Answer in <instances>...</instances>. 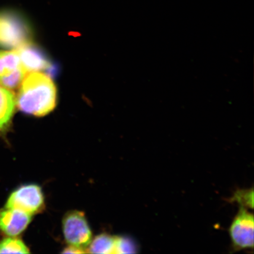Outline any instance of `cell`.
<instances>
[{
  "label": "cell",
  "mask_w": 254,
  "mask_h": 254,
  "mask_svg": "<svg viewBox=\"0 0 254 254\" xmlns=\"http://www.w3.org/2000/svg\"><path fill=\"white\" fill-rule=\"evenodd\" d=\"M19 88L16 103L23 112L41 117L55 109L57 90L49 76L39 71L28 72Z\"/></svg>",
  "instance_id": "6da1fadb"
},
{
  "label": "cell",
  "mask_w": 254,
  "mask_h": 254,
  "mask_svg": "<svg viewBox=\"0 0 254 254\" xmlns=\"http://www.w3.org/2000/svg\"><path fill=\"white\" fill-rule=\"evenodd\" d=\"M29 25L23 15L13 11L0 14V46L17 48L30 44Z\"/></svg>",
  "instance_id": "7a4b0ae2"
},
{
  "label": "cell",
  "mask_w": 254,
  "mask_h": 254,
  "mask_svg": "<svg viewBox=\"0 0 254 254\" xmlns=\"http://www.w3.org/2000/svg\"><path fill=\"white\" fill-rule=\"evenodd\" d=\"M229 228L232 247L235 252L254 249V217L245 206H240Z\"/></svg>",
  "instance_id": "3957f363"
},
{
  "label": "cell",
  "mask_w": 254,
  "mask_h": 254,
  "mask_svg": "<svg viewBox=\"0 0 254 254\" xmlns=\"http://www.w3.org/2000/svg\"><path fill=\"white\" fill-rule=\"evenodd\" d=\"M63 230L69 246L84 249L91 242V231L83 212L74 211L66 214L63 219Z\"/></svg>",
  "instance_id": "277c9868"
},
{
  "label": "cell",
  "mask_w": 254,
  "mask_h": 254,
  "mask_svg": "<svg viewBox=\"0 0 254 254\" xmlns=\"http://www.w3.org/2000/svg\"><path fill=\"white\" fill-rule=\"evenodd\" d=\"M44 198L41 187L34 184L20 187L12 192L5 208L16 209L33 215L42 208Z\"/></svg>",
  "instance_id": "5b68a950"
},
{
  "label": "cell",
  "mask_w": 254,
  "mask_h": 254,
  "mask_svg": "<svg viewBox=\"0 0 254 254\" xmlns=\"http://www.w3.org/2000/svg\"><path fill=\"white\" fill-rule=\"evenodd\" d=\"M32 215L16 209L6 208L0 212V230L7 236L15 237L26 229Z\"/></svg>",
  "instance_id": "8992f818"
},
{
  "label": "cell",
  "mask_w": 254,
  "mask_h": 254,
  "mask_svg": "<svg viewBox=\"0 0 254 254\" xmlns=\"http://www.w3.org/2000/svg\"><path fill=\"white\" fill-rule=\"evenodd\" d=\"M27 72L43 71L50 66V63L42 54L30 44L15 49Z\"/></svg>",
  "instance_id": "52a82bcc"
},
{
  "label": "cell",
  "mask_w": 254,
  "mask_h": 254,
  "mask_svg": "<svg viewBox=\"0 0 254 254\" xmlns=\"http://www.w3.org/2000/svg\"><path fill=\"white\" fill-rule=\"evenodd\" d=\"M16 100L10 91L0 86V130L4 129L13 115Z\"/></svg>",
  "instance_id": "ba28073f"
},
{
  "label": "cell",
  "mask_w": 254,
  "mask_h": 254,
  "mask_svg": "<svg viewBox=\"0 0 254 254\" xmlns=\"http://www.w3.org/2000/svg\"><path fill=\"white\" fill-rule=\"evenodd\" d=\"M116 238L106 234L98 236L90 244L88 253L93 254H115Z\"/></svg>",
  "instance_id": "9c48e42d"
},
{
  "label": "cell",
  "mask_w": 254,
  "mask_h": 254,
  "mask_svg": "<svg viewBox=\"0 0 254 254\" xmlns=\"http://www.w3.org/2000/svg\"><path fill=\"white\" fill-rule=\"evenodd\" d=\"M22 67L20 57L15 49L11 52H0V77Z\"/></svg>",
  "instance_id": "30bf717a"
},
{
  "label": "cell",
  "mask_w": 254,
  "mask_h": 254,
  "mask_svg": "<svg viewBox=\"0 0 254 254\" xmlns=\"http://www.w3.org/2000/svg\"><path fill=\"white\" fill-rule=\"evenodd\" d=\"M29 249L23 241L9 237L0 241V254H28Z\"/></svg>",
  "instance_id": "8fae6325"
},
{
  "label": "cell",
  "mask_w": 254,
  "mask_h": 254,
  "mask_svg": "<svg viewBox=\"0 0 254 254\" xmlns=\"http://www.w3.org/2000/svg\"><path fill=\"white\" fill-rule=\"evenodd\" d=\"M27 72L22 67L9 74L0 77V85L7 90H14L20 87Z\"/></svg>",
  "instance_id": "7c38bea8"
},
{
  "label": "cell",
  "mask_w": 254,
  "mask_h": 254,
  "mask_svg": "<svg viewBox=\"0 0 254 254\" xmlns=\"http://www.w3.org/2000/svg\"><path fill=\"white\" fill-rule=\"evenodd\" d=\"M136 244L129 238L116 237L115 254H133L137 252Z\"/></svg>",
  "instance_id": "4fadbf2b"
},
{
  "label": "cell",
  "mask_w": 254,
  "mask_h": 254,
  "mask_svg": "<svg viewBox=\"0 0 254 254\" xmlns=\"http://www.w3.org/2000/svg\"><path fill=\"white\" fill-rule=\"evenodd\" d=\"M253 190H239L235 193L234 199L236 200L241 206L246 208H253Z\"/></svg>",
  "instance_id": "5bb4252c"
},
{
  "label": "cell",
  "mask_w": 254,
  "mask_h": 254,
  "mask_svg": "<svg viewBox=\"0 0 254 254\" xmlns=\"http://www.w3.org/2000/svg\"><path fill=\"white\" fill-rule=\"evenodd\" d=\"M86 252H85L84 249H79V248L69 246L68 248H66L63 253L64 254H84Z\"/></svg>",
  "instance_id": "9a60e30c"
}]
</instances>
